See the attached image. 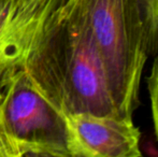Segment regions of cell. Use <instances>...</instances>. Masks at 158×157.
<instances>
[{"instance_id":"6da1fadb","label":"cell","mask_w":158,"mask_h":157,"mask_svg":"<svg viewBox=\"0 0 158 157\" xmlns=\"http://www.w3.org/2000/svg\"><path fill=\"white\" fill-rule=\"evenodd\" d=\"M69 0H17L0 25V92L27 73L68 115L63 66L64 22Z\"/></svg>"},{"instance_id":"7a4b0ae2","label":"cell","mask_w":158,"mask_h":157,"mask_svg":"<svg viewBox=\"0 0 158 157\" xmlns=\"http://www.w3.org/2000/svg\"><path fill=\"white\" fill-rule=\"evenodd\" d=\"M0 156L75 157L68 115L27 73L0 92Z\"/></svg>"},{"instance_id":"3957f363","label":"cell","mask_w":158,"mask_h":157,"mask_svg":"<svg viewBox=\"0 0 158 157\" xmlns=\"http://www.w3.org/2000/svg\"><path fill=\"white\" fill-rule=\"evenodd\" d=\"M86 4L117 115L132 118L139 105L140 82L148 57L137 2L86 0Z\"/></svg>"},{"instance_id":"277c9868","label":"cell","mask_w":158,"mask_h":157,"mask_svg":"<svg viewBox=\"0 0 158 157\" xmlns=\"http://www.w3.org/2000/svg\"><path fill=\"white\" fill-rule=\"evenodd\" d=\"M63 66L68 114L117 116L86 0H69L64 22Z\"/></svg>"},{"instance_id":"5b68a950","label":"cell","mask_w":158,"mask_h":157,"mask_svg":"<svg viewBox=\"0 0 158 157\" xmlns=\"http://www.w3.org/2000/svg\"><path fill=\"white\" fill-rule=\"evenodd\" d=\"M75 157H140V130L132 118L68 114Z\"/></svg>"},{"instance_id":"8992f818","label":"cell","mask_w":158,"mask_h":157,"mask_svg":"<svg viewBox=\"0 0 158 157\" xmlns=\"http://www.w3.org/2000/svg\"><path fill=\"white\" fill-rule=\"evenodd\" d=\"M148 56L158 53V0H135Z\"/></svg>"},{"instance_id":"52a82bcc","label":"cell","mask_w":158,"mask_h":157,"mask_svg":"<svg viewBox=\"0 0 158 157\" xmlns=\"http://www.w3.org/2000/svg\"><path fill=\"white\" fill-rule=\"evenodd\" d=\"M148 89L151 101L154 131L158 142V53L155 55L154 64L151 69V73L148 76Z\"/></svg>"},{"instance_id":"ba28073f","label":"cell","mask_w":158,"mask_h":157,"mask_svg":"<svg viewBox=\"0 0 158 157\" xmlns=\"http://www.w3.org/2000/svg\"><path fill=\"white\" fill-rule=\"evenodd\" d=\"M17 0H0V25L4 22Z\"/></svg>"}]
</instances>
